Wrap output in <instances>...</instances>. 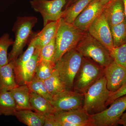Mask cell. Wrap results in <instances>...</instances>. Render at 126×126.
Masks as SVG:
<instances>
[{"instance_id": "cell-11", "label": "cell", "mask_w": 126, "mask_h": 126, "mask_svg": "<svg viewBox=\"0 0 126 126\" xmlns=\"http://www.w3.org/2000/svg\"><path fill=\"white\" fill-rule=\"evenodd\" d=\"M54 115L58 126H91L90 115L83 108L56 111Z\"/></svg>"}, {"instance_id": "cell-14", "label": "cell", "mask_w": 126, "mask_h": 126, "mask_svg": "<svg viewBox=\"0 0 126 126\" xmlns=\"http://www.w3.org/2000/svg\"><path fill=\"white\" fill-rule=\"evenodd\" d=\"M104 76L107 88L110 92H114L126 84V67L113 61L105 67Z\"/></svg>"}, {"instance_id": "cell-2", "label": "cell", "mask_w": 126, "mask_h": 126, "mask_svg": "<svg viewBox=\"0 0 126 126\" xmlns=\"http://www.w3.org/2000/svg\"><path fill=\"white\" fill-rule=\"evenodd\" d=\"M104 69L92 59L83 56L81 66L75 78L73 90L84 94L104 76Z\"/></svg>"}, {"instance_id": "cell-6", "label": "cell", "mask_w": 126, "mask_h": 126, "mask_svg": "<svg viewBox=\"0 0 126 126\" xmlns=\"http://www.w3.org/2000/svg\"><path fill=\"white\" fill-rule=\"evenodd\" d=\"M83 57L74 48L66 52L55 63L54 68L66 89L73 90L75 78L81 66Z\"/></svg>"}, {"instance_id": "cell-19", "label": "cell", "mask_w": 126, "mask_h": 126, "mask_svg": "<svg viewBox=\"0 0 126 126\" xmlns=\"http://www.w3.org/2000/svg\"><path fill=\"white\" fill-rule=\"evenodd\" d=\"M10 91L15 101L17 110H33L30 102V90L27 85L19 86Z\"/></svg>"}, {"instance_id": "cell-1", "label": "cell", "mask_w": 126, "mask_h": 126, "mask_svg": "<svg viewBox=\"0 0 126 126\" xmlns=\"http://www.w3.org/2000/svg\"><path fill=\"white\" fill-rule=\"evenodd\" d=\"M58 22L55 36V64L66 52L75 48L85 32L73 24L66 22L62 18L59 20Z\"/></svg>"}, {"instance_id": "cell-16", "label": "cell", "mask_w": 126, "mask_h": 126, "mask_svg": "<svg viewBox=\"0 0 126 126\" xmlns=\"http://www.w3.org/2000/svg\"><path fill=\"white\" fill-rule=\"evenodd\" d=\"M15 61L0 67V92L10 91L19 86L16 82L14 73Z\"/></svg>"}, {"instance_id": "cell-29", "label": "cell", "mask_w": 126, "mask_h": 126, "mask_svg": "<svg viewBox=\"0 0 126 126\" xmlns=\"http://www.w3.org/2000/svg\"><path fill=\"white\" fill-rule=\"evenodd\" d=\"M36 48V40L34 35L30 41L27 49L15 61V67L20 66L27 62L33 56Z\"/></svg>"}, {"instance_id": "cell-27", "label": "cell", "mask_w": 126, "mask_h": 126, "mask_svg": "<svg viewBox=\"0 0 126 126\" xmlns=\"http://www.w3.org/2000/svg\"><path fill=\"white\" fill-rule=\"evenodd\" d=\"M14 41L10 37L9 34H4L0 38V67L9 63L8 48L13 45Z\"/></svg>"}, {"instance_id": "cell-24", "label": "cell", "mask_w": 126, "mask_h": 126, "mask_svg": "<svg viewBox=\"0 0 126 126\" xmlns=\"http://www.w3.org/2000/svg\"><path fill=\"white\" fill-rule=\"evenodd\" d=\"M113 47L121 46L126 43V19L117 24L110 26Z\"/></svg>"}, {"instance_id": "cell-17", "label": "cell", "mask_w": 126, "mask_h": 126, "mask_svg": "<svg viewBox=\"0 0 126 126\" xmlns=\"http://www.w3.org/2000/svg\"><path fill=\"white\" fill-rule=\"evenodd\" d=\"M14 116L21 122L28 126H43L45 115L30 109L16 110Z\"/></svg>"}, {"instance_id": "cell-31", "label": "cell", "mask_w": 126, "mask_h": 126, "mask_svg": "<svg viewBox=\"0 0 126 126\" xmlns=\"http://www.w3.org/2000/svg\"><path fill=\"white\" fill-rule=\"evenodd\" d=\"M126 94V84L120 88L119 90L116 92L113 93H110L109 98L106 103L107 107L110 105L117 98Z\"/></svg>"}, {"instance_id": "cell-10", "label": "cell", "mask_w": 126, "mask_h": 126, "mask_svg": "<svg viewBox=\"0 0 126 126\" xmlns=\"http://www.w3.org/2000/svg\"><path fill=\"white\" fill-rule=\"evenodd\" d=\"M87 32L110 52L113 48L111 29L103 12L89 27Z\"/></svg>"}, {"instance_id": "cell-34", "label": "cell", "mask_w": 126, "mask_h": 126, "mask_svg": "<svg viewBox=\"0 0 126 126\" xmlns=\"http://www.w3.org/2000/svg\"><path fill=\"white\" fill-rule=\"evenodd\" d=\"M77 0H67V2H66V4L64 6V9L70 6V5H72V4Z\"/></svg>"}, {"instance_id": "cell-26", "label": "cell", "mask_w": 126, "mask_h": 126, "mask_svg": "<svg viewBox=\"0 0 126 126\" xmlns=\"http://www.w3.org/2000/svg\"><path fill=\"white\" fill-rule=\"evenodd\" d=\"M31 92L44 97L50 101L52 100L53 96L48 92L46 87L44 81L40 79L34 75L33 79L27 84Z\"/></svg>"}, {"instance_id": "cell-33", "label": "cell", "mask_w": 126, "mask_h": 126, "mask_svg": "<svg viewBox=\"0 0 126 126\" xmlns=\"http://www.w3.org/2000/svg\"><path fill=\"white\" fill-rule=\"evenodd\" d=\"M122 116L120 120L118 122V125H122L124 126H126V110Z\"/></svg>"}, {"instance_id": "cell-23", "label": "cell", "mask_w": 126, "mask_h": 126, "mask_svg": "<svg viewBox=\"0 0 126 126\" xmlns=\"http://www.w3.org/2000/svg\"><path fill=\"white\" fill-rule=\"evenodd\" d=\"M44 82L48 92L53 96L58 94L66 89L60 78L58 73L55 69L51 76Z\"/></svg>"}, {"instance_id": "cell-36", "label": "cell", "mask_w": 126, "mask_h": 126, "mask_svg": "<svg viewBox=\"0 0 126 126\" xmlns=\"http://www.w3.org/2000/svg\"><path fill=\"white\" fill-rule=\"evenodd\" d=\"M123 3H124V10H125V15H126V0H123Z\"/></svg>"}, {"instance_id": "cell-7", "label": "cell", "mask_w": 126, "mask_h": 126, "mask_svg": "<svg viewBox=\"0 0 126 126\" xmlns=\"http://www.w3.org/2000/svg\"><path fill=\"white\" fill-rule=\"evenodd\" d=\"M109 108L90 115L91 126H116L126 110V94L115 99Z\"/></svg>"}, {"instance_id": "cell-15", "label": "cell", "mask_w": 126, "mask_h": 126, "mask_svg": "<svg viewBox=\"0 0 126 126\" xmlns=\"http://www.w3.org/2000/svg\"><path fill=\"white\" fill-rule=\"evenodd\" d=\"M103 12L110 26L121 23L126 19L123 0H111L107 3Z\"/></svg>"}, {"instance_id": "cell-13", "label": "cell", "mask_w": 126, "mask_h": 126, "mask_svg": "<svg viewBox=\"0 0 126 126\" xmlns=\"http://www.w3.org/2000/svg\"><path fill=\"white\" fill-rule=\"evenodd\" d=\"M105 5L99 0H93L75 19L73 24L82 31H87L94 20L102 13Z\"/></svg>"}, {"instance_id": "cell-5", "label": "cell", "mask_w": 126, "mask_h": 126, "mask_svg": "<svg viewBox=\"0 0 126 126\" xmlns=\"http://www.w3.org/2000/svg\"><path fill=\"white\" fill-rule=\"evenodd\" d=\"M38 21L35 16H25L18 17L12 28L15 33L11 51L8 55L9 62L15 61L22 53L24 47L32 34V29Z\"/></svg>"}, {"instance_id": "cell-35", "label": "cell", "mask_w": 126, "mask_h": 126, "mask_svg": "<svg viewBox=\"0 0 126 126\" xmlns=\"http://www.w3.org/2000/svg\"><path fill=\"white\" fill-rule=\"evenodd\" d=\"M101 3L103 4L106 5L107 3H108L111 0H99Z\"/></svg>"}, {"instance_id": "cell-12", "label": "cell", "mask_w": 126, "mask_h": 126, "mask_svg": "<svg viewBox=\"0 0 126 126\" xmlns=\"http://www.w3.org/2000/svg\"><path fill=\"white\" fill-rule=\"evenodd\" d=\"M40 50L36 48L33 56L27 62L20 66L14 67L16 81L18 86L27 85L33 79L39 60Z\"/></svg>"}, {"instance_id": "cell-18", "label": "cell", "mask_w": 126, "mask_h": 126, "mask_svg": "<svg viewBox=\"0 0 126 126\" xmlns=\"http://www.w3.org/2000/svg\"><path fill=\"white\" fill-rule=\"evenodd\" d=\"M58 21H51L47 23L41 31L35 35L36 48L41 49L55 37L58 26Z\"/></svg>"}, {"instance_id": "cell-8", "label": "cell", "mask_w": 126, "mask_h": 126, "mask_svg": "<svg viewBox=\"0 0 126 126\" xmlns=\"http://www.w3.org/2000/svg\"><path fill=\"white\" fill-rule=\"evenodd\" d=\"M66 2L67 0H31L30 4L35 11L42 16L44 26L61 18Z\"/></svg>"}, {"instance_id": "cell-9", "label": "cell", "mask_w": 126, "mask_h": 126, "mask_svg": "<svg viewBox=\"0 0 126 126\" xmlns=\"http://www.w3.org/2000/svg\"><path fill=\"white\" fill-rule=\"evenodd\" d=\"M50 102L56 112L83 108L84 94L66 89L53 96Z\"/></svg>"}, {"instance_id": "cell-32", "label": "cell", "mask_w": 126, "mask_h": 126, "mask_svg": "<svg viewBox=\"0 0 126 126\" xmlns=\"http://www.w3.org/2000/svg\"><path fill=\"white\" fill-rule=\"evenodd\" d=\"M44 126H58L55 117L54 113H50L45 115Z\"/></svg>"}, {"instance_id": "cell-21", "label": "cell", "mask_w": 126, "mask_h": 126, "mask_svg": "<svg viewBox=\"0 0 126 126\" xmlns=\"http://www.w3.org/2000/svg\"><path fill=\"white\" fill-rule=\"evenodd\" d=\"M93 0H78L63 10L61 18L66 22L73 24L75 19Z\"/></svg>"}, {"instance_id": "cell-25", "label": "cell", "mask_w": 126, "mask_h": 126, "mask_svg": "<svg viewBox=\"0 0 126 126\" xmlns=\"http://www.w3.org/2000/svg\"><path fill=\"white\" fill-rule=\"evenodd\" d=\"M54 66V63L39 60L35 75L44 81L52 75L55 69Z\"/></svg>"}, {"instance_id": "cell-28", "label": "cell", "mask_w": 126, "mask_h": 126, "mask_svg": "<svg viewBox=\"0 0 126 126\" xmlns=\"http://www.w3.org/2000/svg\"><path fill=\"white\" fill-rule=\"evenodd\" d=\"M56 48L55 36L49 43L44 46L41 49L39 60L54 63Z\"/></svg>"}, {"instance_id": "cell-4", "label": "cell", "mask_w": 126, "mask_h": 126, "mask_svg": "<svg viewBox=\"0 0 126 126\" xmlns=\"http://www.w3.org/2000/svg\"><path fill=\"white\" fill-rule=\"evenodd\" d=\"M75 48L83 57L92 59L104 67L114 61L109 51L87 31L84 32Z\"/></svg>"}, {"instance_id": "cell-3", "label": "cell", "mask_w": 126, "mask_h": 126, "mask_svg": "<svg viewBox=\"0 0 126 126\" xmlns=\"http://www.w3.org/2000/svg\"><path fill=\"white\" fill-rule=\"evenodd\" d=\"M110 93L104 75L84 94L83 108L90 115L102 111L107 108L106 103Z\"/></svg>"}, {"instance_id": "cell-30", "label": "cell", "mask_w": 126, "mask_h": 126, "mask_svg": "<svg viewBox=\"0 0 126 126\" xmlns=\"http://www.w3.org/2000/svg\"><path fill=\"white\" fill-rule=\"evenodd\" d=\"M110 53L115 63L126 67V43L119 47L113 48Z\"/></svg>"}, {"instance_id": "cell-20", "label": "cell", "mask_w": 126, "mask_h": 126, "mask_svg": "<svg viewBox=\"0 0 126 126\" xmlns=\"http://www.w3.org/2000/svg\"><path fill=\"white\" fill-rule=\"evenodd\" d=\"M30 102L33 110L45 116L56 112L49 100L36 93L31 91Z\"/></svg>"}, {"instance_id": "cell-22", "label": "cell", "mask_w": 126, "mask_h": 126, "mask_svg": "<svg viewBox=\"0 0 126 126\" xmlns=\"http://www.w3.org/2000/svg\"><path fill=\"white\" fill-rule=\"evenodd\" d=\"M16 104L10 91L0 92V115H14Z\"/></svg>"}]
</instances>
